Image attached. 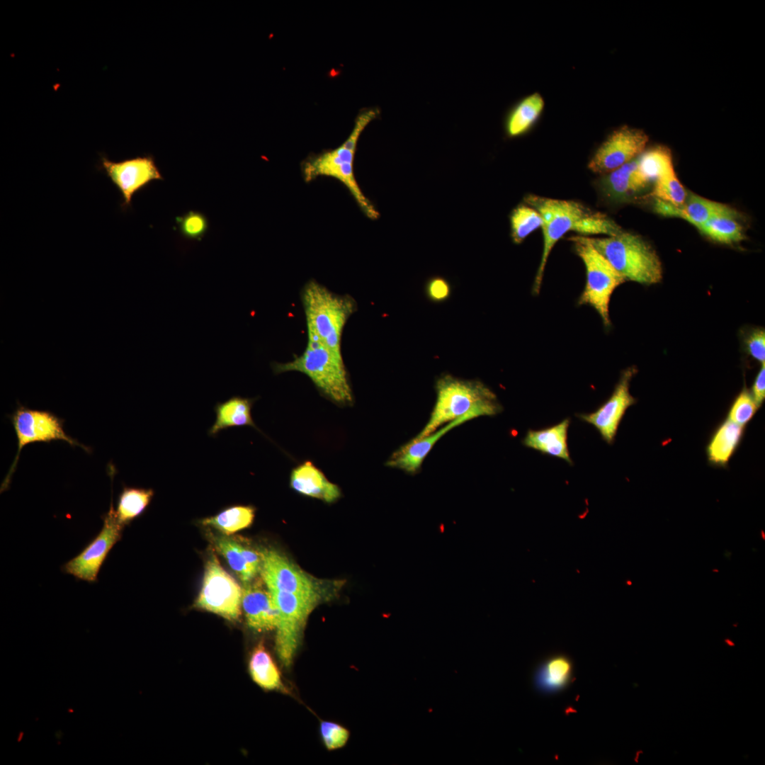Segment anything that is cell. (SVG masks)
I'll list each match as a JSON object with an SVG mask.
<instances>
[{
    "label": "cell",
    "instance_id": "6da1fadb",
    "mask_svg": "<svg viewBox=\"0 0 765 765\" xmlns=\"http://www.w3.org/2000/svg\"><path fill=\"white\" fill-rule=\"evenodd\" d=\"M525 203L535 208L540 215L543 224V246L540 262L534 279L533 293L538 294L545 268L555 244L569 232L582 236L614 235L622 231L620 227L606 215L595 212L574 200L528 195Z\"/></svg>",
    "mask_w": 765,
    "mask_h": 765
},
{
    "label": "cell",
    "instance_id": "7a4b0ae2",
    "mask_svg": "<svg viewBox=\"0 0 765 765\" xmlns=\"http://www.w3.org/2000/svg\"><path fill=\"white\" fill-rule=\"evenodd\" d=\"M380 113L378 107L361 110L351 133L342 144L336 148L310 156L301 163L305 182H311L319 176L332 177L339 181L348 191L363 213L370 220L378 219L380 213L361 189L355 176L353 162L361 134Z\"/></svg>",
    "mask_w": 765,
    "mask_h": 765
},
{
    "label": "cell",
    "instance_id": "3957f363",
    "mask_svg": "<svg viewBox=\"0 0 765 765\" xmlns=\"http://www.w3.org/2000/svg\"><path fill=\"white\" fill-rule=\"evenodd\" d=\"M436 400L430 418L414 438H421L444 424L465 416L473 419L494 416L502 411L496 395L483 382L443 375L436 383Z\"/></svg>",
    "mask_w": 765,
    "mask_h": 765
},
{
    "label": "cell",
    "instance_id": "277c9868",
    "mask_svg": "<svg viewBox=\"0 0 765 765\" xmlns=\"http://www.w3.org/2000/svg\"><path fill=\"white\" fill-rule=\"evenodd\" d=\"M307 341L341 353V336L346 324L357 310L350 295L333 293L314 280L307 282L301 292Z\"/></svg>",
    "mask_w": 765,
    "mask_h": 765
},
{
    "label": "cell",
    "instance_id": "5b68a950",
    "mask_svg": "<svg viewBox=\"0 0 765 765\" xmlns=\"http://www.w3.org/2000/svg\"><path fill=\"white\" fill-rule=\"evenodd\" d=\"M275 374L298 371L307 375L319 392L334 403L351 405L353 395L341 353L308 341L304 351L291 361L273 363Z\"/></svg>",
    "mask_w": 765,
    "mask_h": 765
},
{
    "label": "cell",
    "instance_id": "8992f818",
    "mask_svg": "<svg viewBox=\"0 0 765 765\" xmlns=\"http://www.w3.org/2000/svg\"><path fill=\"white\" fill-rule=\"evenodd\" d=\"M585 237L625 280L651 285L662 280L660 259L640 236L622 230L606 237Z\"/></svg>",
    "mask_w": 765,
    "mask_h": 765
},
{
    "label": "cell",
    "instance_id": "52a82bcc",
    "mask_svg": "<svg viewBox=\"0 0 765 765\" xmlns=\"http://www.w3.org/2000/svg\"><path fill=\"white\" fill-rule=\"evenodd\" d=\"M570 239L574 243L575 252L583 261L586 270V283L578 304L592 307L601 317L604 325L608 327L611 295L625 280L585 236L577 235Z\"/></svg>",
    "mask_w": 765,
    "mask_h": 765
},
{
    "label": "cell",
    "instance_id": "ba28073f",
    "mask_svg": "<svg viewBox=\"0 0 765 765\" xmlns=\"http://www.w3.org/2000/svg\"><path fill=\"white\" fill-rule=\"evenodd\" d=\"M276 606L278 618L276 628V651L285 667H290L300 643L307 619L323 599L269 590Z\"/></svg>",
    "mask_w": 765,
    "mask_h": 765
},
{
    "label": "cell",
    "instance_id": "9c48e42d",
    "mask_svg": "<svg viewBox=\"0 0 765 765\" xmlns=\"http://www.w3.org/2000/svg\"><path fill=\"white\" fill-rule=\"evenodd\" d=\"M17 441L18 450L11 468L2 482L1 492L9 485L15 472L22 448L36 442L50 443L52 441H64L73 446H79L87 453L89 447L79 443L67 435L64 430V419L59 418L48 410L30 409L18 403L13 413L9 416Z\"/></svg>",
    "mask_w": 765,
    "mask_h": 765
},
{
    "label": "cell",
    "instance_id": "30bf717a",
    "mask_svg": "<svg viewBox=\"0 0 765 765\" xmlns=\"http://www.w3.org/2000/svg\"><path fill=\"white\" fill-rule=\"evenodd\" d=\"M194 606L229 621H237L240 617L242 587L224 570L214 550L207 558L202 586Z\"/></svg>",
    "mask_w": 765,
    "mask_h": 765
},
{
    "label": "cell",
    "instance_id": "8fae6325",
    "mask_svg": "<svg viewBox=\"0 0 765 765\" xmlns=\"http://www.w3.org/2000/svg\"><path fill=\"white\" fill-rule=\"evenodd\" d=\"M261 555L260 572L269 590H277L300 595L317 596L322 599L329 596L330 591L336 586L306 574L287 557L273 549L263 548Z\"/></svg>",
    "mask_w": 765,
    "mask_h": 765
},
{
    "label": "cell",
    "instance_id": "7c38bea8",
    "mask_svg": "<svg viewBox=\"0 0 765 765\" xmlns=\"http://www.w3.org/2000/svg\"><path fill=\"white\" fill-rule=\"evenodd\" d=\"M102 518L103 526L101 531L79 555L62 566L64 572L90 583L97 581L102 565L112 548L120 540L124 528L115 517L112 502Z\"/></svg>",
    "mask_w": 765,
    "mask_h": 765
},
{
    "label": "cell",
    "instance_id": "4fadbf2b",
    "mask_svg": "<svg viewBox=\"0 0 765 765\" xmlns=\"http://www.w3.org/2000/svg\"><path fill=\"white\" fill-rule=\"evenodd\" d=\"M98 168L105 172L120 193V207L123 210L131 207L132 197L136 193L153 181L164 180L151 154L120 162L111 161L106 156H101Z\"/></svg>",
    "mask_w": 765,
    "mask_h": 765
},
{
    "label": "cell",
    "instance_id": "5bb4252c",
    "mask_svg": "<svg viewBox=\"0 0 765 765\" xmlns=\"http://www.w3.org/2000/svg\"><path fill=\"white\" fill-rule=\"evenodd\" d=\"M648 142L646 133L627 125L614 130L596 149L588 167L596 174H608L640 155Z\"/></svg>",
    "mask_w": 765,
    "mask_h": 765
},
{
    "label": "cell",
    "instance_id": "9a60e30c",
    "mask_svg": "<svg viewBox=\"0 0 765 765\" xmlns=\"http://www.w3.org/2000/svg\"><path fill=\"white\" fill-rule=\"evenodd\" d=\"M635 373L636 369L633 367L625 370L607 401L594 412L577 415L582 421L592 425L608 443L614 441L626 410L636 402L629 391L630 380Z\"/></svg>",
    "mask_w": 765,
    "mask_h": 765
},
{
    "label": "cell",
    "instance_id": "2e32d148",
    "mask_svg": "<svg viewBox=\"0 0 765 765\" xmlns=\"http://www.w3.org/2000/svg\"><path fill=\"white\" fill-rule=\"evenodd\" d=\"M249 582L242 587V607L248 626L257 632L276 629L278 613L271 592L259 583Z\"/></svg>",
    "mask_w": 765,
    "mask_h": 765
},
{
    "label": "cell",
    "instance_id": "e0dca14e",
    "mask_svg": "<svg viewBox=\"0 0 765 765\" xmlns=\"http://www.w3.org/2000/svg\"><path fill=\"white\" fill-rule=\"evenodd\" d=\"M471 419H473L472 416H465L446 424L423 438H413L394 452L386 462V465L409 474L418 472L423 461L436 443L452 429Z\"/></svg>",
    "mask_w": 765,
    "mask_h": 765
},
{
    "label": "cell",
    "instance_id": "ac0fdd59",
    "mask_svg": "<svg viewBox=\"0 0 765 765\" xmlns=\"http://www.w3.org/2000/svg\"><path fill=\"white\" fill-rule=\"evenodd\" d=\"M654 209L659 215L681 218L696 227L715 216L740 217L739 212L731 207L695 194L690 195L679 207L656 199Z\"/></svg>",
    "mask_w": 765,
    "mask_h": 765
},
{
    "label": "cell",
    "instance_id": "d6986e66",
    "mask_svg": "<svg viewBox=\"0 0 765 765\" xmlns=\"http://www.w3.org/2000/svg\"><path fill=\"white\" fill-rule=\"evenodd\" d=\"M290 486L300 494L327 503L336 502L341 494L339 487L329 481L323 472L310 460L292 470Z\"/></svg>",
    "mask_w": 765,
    "mask_h": 765
},
{
    "label": "cell",
    "instance_id": "ffe728a7",
    "mask_svg": "<svg viewBox=\"0 0 765 765\" xmlns=\"http://www.w3.org/2000/svg\"><path fill=\"white\" fill-rule=\"evenodd\" d=\"M570 419L539 430H528L523 439V444L543 454L562 459L572 464L567 443Z\"/></svg>",
    "mask_w": 765,
    "mask_h": 765
},
{
    "label": "cell",
    "instance_id": "44dd1931",
    "mask_svg": "<svg viewBox=\"0 0 765 765\" xmlns=\"http://www.w3.org/2000/svg\"><path fill=\"white\" fill-rule=\"evenodd\" d=\"M601 184L606 195L617 201L626 200L648 186L639 174L638 159L606 174Z\"/></svg>",
    "mask_w": 765,
    "mask_h": 765
},
{
    "label": "cell",
    "instance_id": "7402d4cb",
    "mask_svg": "<svg viewBox=\"0 0 765 765\" xmlns=\"http://www.w3.org/2000/svg\"><path fill=\"white\" fill-rule=\"evenodd\" d=\"M256 399L233 396L215 407L216 419L208 435L216 436L223 429L233 426H250L257 429L251 417V407Z\"/></svg>",
    "mask_w": 765,
    "mask_h": 765
},
{
    "label": "cell",
    "instance_id": "603a6c76",
    "mask_svg": "<svg viewBox=\"0 0 765 765\" xmlns=\"http://www.w3.org/2000/svg\"><path fill=\"white\" fill-rule=\"evenodd\" d=\"M544 106L543 98L538 93L532 94L518 101L505 116L506 135L514 138L527 132L543 112Z\"/></svg>",
    "mask_w": 765,
    "mask_h": 765
},
{
    "label": "cell",
    "instance_id": "cb8c5ba5",
    "mask_svg": "<svg viewBox=\"0 0 765 765\" xmlns=\"http://www.w3.org/2000/svg\"><path fill=\"white\" fill-rule=\"evenodd\" d=\"M249 670L253 681L261 688L287 691L278 667L262 642H259L251 653Z\"/></svg>",
    "mask_w": 765,
    "mask_h": 765
},
{
    "label": "cell",
    "instance_id": "d4e9b609",
    "mask_svg": "<svg viewBox=\"0 0 765 765\" xmlns=\"http://www.w3.org/2000/svg\"><path fill=\"white\" fill-rule=\"evenodd\" d=\"M743 426L727 419L717 429L707 448L710 463L725 465L738 446Z\"/></svg>",
    "mask_w": 765,
    "mask_h": 765
},
{
    "label": "cell",
    "instance_id": "484cf974",
    "mask_svg": "<svg viewBox=\"0 0 765 765\" xmlns=\"http://www.w3.org/2000/svg\"><path fill=\"white\" fill-rule=\"evenodd\" d=\"M255 511L253 506L234 505L213 516L201 519L200 523L205 527L214 528L223 535L230 536L249 527L254 521Z\"/></svg>",
    "mask_w": 765,
    "mask_h": 765
},
{
    "label": "cell",
    "instance_id": "4316f807",
    "mask_svg": "<svg viewBox=\"0 0 765 765\" xmlns=\"http://www.w3.org/2000/svg\"><path fill=\"white\" fill-rule=\"evenodd\" d=\"M153 496L152 489L124 487L115 510L118 521L125 526L140 516L149 506Z\"/></svg>",
    "mask_w": 765,
    "mask_h": 765
},
{
    "label": "cell",
    "instance_id": "83f0119b",
    "mask_svg": "<svg viewBox=\"0 0 765 765\" xmlns=\"http://www.w3.org/2000/svg\"><path fill=\"white\" fill-rule=\"evenodd\" d=\"M215 550L222 555L232 570L244 582H249L257 574L247 563L239 551L234 538L223 534L208 533Z\"/></svg>",
    "mask_w": 765,
    "mask_h": 765
},
{
    "label": "cell",
    "instance_id": "f1b7e54d",
    "mask_svg": "<svg viewBox=\"0 0 765 765\" xmlns=\"http://www.w3.org/2000/svg\"><path fill=\"white\" fill-rule=\"evenodd\" d=\"M638 171L649 184L674 169L671 150L666 146L657 145L643 152L638 159Z\"/></svg>",
    "mask_w": 765,
    "mask_h": 765
},
{
    "label": "cell",
    "instance_id": "f546056e",
    "mask_svg": "<svg viewBox=\"0 0 765 765\" xmlns=\"http://www.w3.org/2000/svg\"><path fill=\"white\" fill-rule=\"evenodd\" d=\"M737 218L727 215L715 216L697 228L715 242L722 244L738 242L744 239V234Z\"/></svg>",
    "mask_w": 765,
    "mask_h": 765
},
{
    "label": "cell",
    "instance_id": "4dcf8cb0",
    "mask_svg": "<svg viewBox=\"0 0 765 765\" xmlns=\"http://www.w3.org/2000/svg\"><path fill=\"white\" fill-rule=\"evenodd\" d=\"M511 237L516 244L522 243L536 230L541 228L543 221L539 212L527 204H521L511 212Z\"/></svg>",
    "mask_w": 765,
    "mask_h": 765
},
{
    "label": "cell",
    "instance_id": "1f68e13d",
    "mask_svg": "<svg viewBox=\"0 0 765 765\" xmlns=\"http://www.w3.org/2000/svg\"><path fill=\"white\" fill-rule=\"evenodd\" d=\"M650 195L655 199L676 207L683 205L687 199L686 191L679 181L674 169L654 181Z\"/></svg>",
    "mask_w": 765,
    "mask_h": 765
},
{
    "label": "cell",
    "instance_id": "d6a6232c",
    "mask_svg": "<svg viewBox=\"0 0 765 765\" xmlns=\"http://www.w3.org/2000/svg\"><path fill=\"white\" fill-rule=\"evenodd\" d=\"M571 669V664L565 657L552 658L540 670L538 676L540 686L550 691L562 688L568 681Z\"/></svg>",
    "mask_w": 765,
    "mask_h": 765
},
{
    "label": "cell",
    "instance_id": "836d02e7",
    "mask_svg": "<svg viewBox=\"0 0 765 765\" xmlns=\"http://www.w3.org/2000/svg\"><path fill=\"white\" fill-rule=\"evenodd\" d=\"M176 222L181 236L188 240L200 241L209 227L207 217L198 211L191 210L176 217Z\"/></svg>",
    "mask_w": 765,
    "mask_h": 765
},
{
    "label": "cell",
    "instance_id": "e575fe53",
    "mask_svg": "<svg viewBox=\"0 0 765 765\" xmlns=\"http://www.w3.org/2000/svg\"><path fill=\"white\" fill-rule=\"evenodd\" d=\"M758 407L751 392L744 389L733 402L727 419L744 426L752 418Z\"/></svg>",
    "mask_w": 765,
    "mask_h": 765
},
{
    "label": "cell",
    "instance_id": "d590c367",
    "mask_svg": "<svg viewBox=\"0 0 765 765\" xmlns=\"http://www.w3.org/2000/svg\"><path fill=\"white\" fill-rule=\"evenodd\" d=\"M320 734L328 750L344 747L349 737V732L344 727L333 722L323 721L320 724Z\"/></svg>",
    "mask_w": 765,
    "mask_h": 765
},
{
    "label": "cell",
    "instance_id": "8d00e7d4",
    "mask_svg": "<svg viewBox=\"0 0 765 765\" xmlns=\"http://www.w3.org/2000/svg\"><path fill=\"white\" fill-rule=\"evenodd\" d=\"M425 290L426 296L431 301L442 302L450 296L451 285L443 277L434 276L426 282Z\"/></svg>",
    "mask_w": 765,
    "mask_h": 765
},
{
    "label": "cell",
    "instance_id": "74e56055",
    "mask_svg": "<svg viewBox=\"0 0 765 765\" xmlns=\"http://www.w3.org/2000/svg\"><path fill=\"white\" fill-rule=\"evenodd\" d=\"M746 346L749 353L761 364L765 362V332L763 329H754L747 338Z\"/></svg>",
    "mask_w": 765,
    "mask_h": 765
},
{
    "label": "cell",
    "instance_id": "f35d334b",
    "mask_svg": "<svg viewBox=\"0 0 765 765\" xmlns=\"http://www.w3.org/2000/svg\"><path fill=\"white\" fill-rule=\"evenodd\" d=\"M765 364V363H764ZM761 365L752 386V395L756 404L760 407L765 398V366Z\"/></svg>",
    "mask_w": 765,
    "mask_h": 765
},
{
    "label": "cell",
    "instance_id": "ab89813d",
    "mask_svg": "<svg viewBox=\"0 0 765 765\" xmlns=\"http://www.w3.org/2000/svg\"><path fill=\"white\" fill-rule=\"evenodd\" d=\"M761 532L764 534V532L763 531H761ZM762 533H761V536H762ZM763 539H764V535H763Z\"/></svg>",
    "mask_w": 765,
    "mask_h": 765
}]
</instances>
